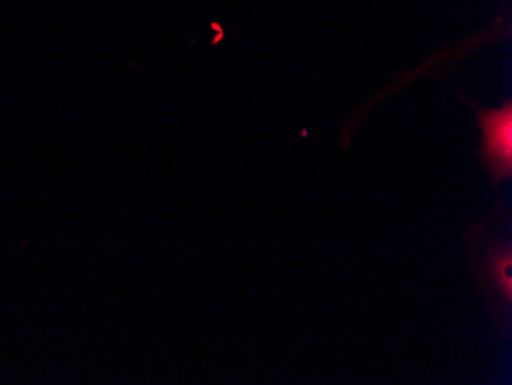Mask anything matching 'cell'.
Masks as SVG:
<instances>
[{
    "mask_svg": "<svg viewBox=\"0 0 512 385\" xmlns=\"http://www.w3.org/2000/svg\"><path fill=\"white\" fill-rule=\"evenodd\" d=\"M482 129L480 158L490 171L494 181L511 177L512 174V106L506 102L499 109H483L474 106Z\"/></svg>",
    "mask_w": 512,
    "mask_h": 385,
    "instance_id": "cell-1",
    "label": "cell"
},
{
    "mask_svg": "<svg viewBox=\"0 0 512 385\" xmlns=\"http://www.w3.org/2000/svg\"><path fill=\"white\" fill-rule=\"evenodd\" d=\"M509 267H511V251H506L505 257L503 254L491 255L490 258V272L494 280L500 286V290L505 292V297L508 301L511 300V275H509Z\"/></svg>",
    "mask_w": 512,
    "mask_h": 385,
    "instance_id": "cell-2",
    "label": "cell"
}]
</instances>
